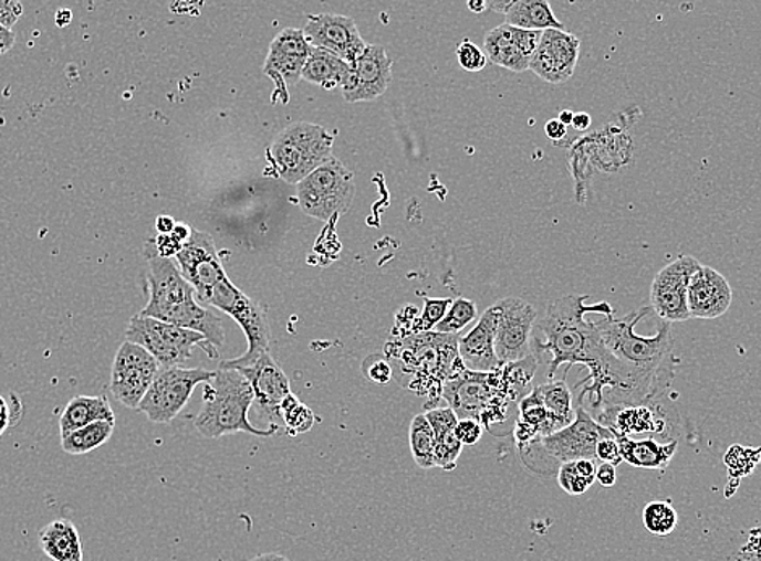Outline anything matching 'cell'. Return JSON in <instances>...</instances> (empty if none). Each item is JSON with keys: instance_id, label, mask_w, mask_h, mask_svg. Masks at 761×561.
<instances>
[{"instance_id": "cell-1", "label": "cell", "mask_w": 761, "mask_h": 561, "mask_svg": "<svg viewBox=\"0 0 761 561\" xmlns=\"http://www.w3.org/2000/svg\"><path fill=\"white\" fill-rule=\"evenodd\" d=\"M649 311L653 309H638L623 319H614L611 315L598 322L602 343L623 371L624 390L619 406H642L668 399L680 362L674 353L671 324L663 322L651 337L635 332L637 324Z\"/></svg>"}, {"instance_id": "cell-2", "label": "cell", "mask_w": 761, "mask_h": 561, "mask_svg": "<svg viewBox=\"0 0 761 561\" xmlns=\"http://www.w3.org/2000/svg\"><path fill=\"white\" fill-rule=\"evenodd\" d=\"M536 364L532 354L527 360L499 366L491 372L462 369L446 381L442 400L456 413L457 420H473L493 432V427L508 420L519 390L532 381Z\"/></svg>"}, {"instance_id": "cell-3", "label": "cell", "mask_w": 761, "mask_h": 561, "mask_svg": "<svg viewBox=\"0 0 761 561\" xmlns=\"http://www.w3.org/2000/svg\"><path fill=\"white\" fill-rule=\"evenodd\" d=\"M384 354L394 379L407 390L426 396V410L442 402V387L466 369L459 354V336L424 332L405 338H389Z\"/></svg>"}, {"instance_id": "cell-4", "label": "cell", "mask_w": 761, "mask_h": 561, "mask_svg": "<svg viewBox=\"0 0 761 561\" xmlns=\"http://www.w3.org/2000/svg\"><path fill=\"white\" fill-rule=\"evenodd\" d=\"M590 313L613 315L607 303L588 305V296H565L548 306L546 315L536 324L544 340L533 338L532 354L540 362L543 354H550L548 378L553 381L557 369L567 364L588 366L598 347V322L586 319Z\"/></svg>"}, {"instance_id": "cell-5", "label": "cell", "mask_w": 761, "mask_h": 561, "mask_svg": "<svg viewBox=\"0 0 761 561\" xmlns=\"http://www.w3.org/2000/svg\"><path fill=\"white\" fill-rule=\"evenodd\" d=\"M148 284L149 301L139 316L201 334L218 351L225 347L226 332L221 317L202 308L195 288L181 277L173 260L152 257Z\"/></svg>"}, {"instance_id": "cell-6", "label": "cell", "mask_w": 761, "mask_h": 561, "mask_svg": "<svg viewBox=\"0 0 761 561\" xmlns=\"http://www.w3.org/2000/svg\"><path fill=\"white\" fill-rule=\"evenodd\" d=\"M253 403V389L246 375L236 369L219 368L212 381L205 383L202 406L195 420V427L209 441L237 432L263 438L278 434L279 427L258 428L250 423L248 413Z\"/></svg>"}, {"instance_id": "cell-7", "label": "cell", "mask_w": 761, "mask_h": 561, "mask_svg": "<svg viewBox=\"0 0 761 561\" xmlns=\"http://www.w3.org/2000/svg\"><path fill=\"white\" fill-rule=\"evenodd\" d=\"M333 145L334 136L326 128L295 121L274 136L269 156L282 180L299 184L334 158Z\"/></svg>"}, {"instance_id": "cell-8", "label": "cell", "mask_w": 761, "mask_h": 561, "mask_svg": "<svg viewBox=\"0 0 761 561\" xmlns=\"http://www.w3.org/2000/svg\"><path fill=\"white\" fill-rule=\"evenodd\" d=\"M205 305L212 306V308L221 309L226 315L232 317L246 334L248 340V350L242 357L236 360L221 361L219 368L221 369H243L250 368L254 362L260 360L263 354L269 353V326L267 319V311L261 308L258 303H254L250 296L237 288L229 277L219 282L212 292L206 298Z\"/></svg>"}, {"instance_id": "cell-9", "label": "cell", "mask_w": 761, "mask_h": 561, "mask_svg": "<svg viewBox=\"0 0 761 561\" xmlns=\"http://www.w3.org/2000/svg\"><path fill=\"white\" fill-rule=\"evenodd\" d=\"M125 336L131 343L145 348L160 368H184L195 347H200L212 360L219 357V351L201 334L153 317L135 316Z\"/></svg>"}, {"instance_id": "cell-10", "label": "cell", "mask_w": 761, "mask_h": 561, "mask_svg": "<svg viewBox=\"0 0 761 561\" xmlns=\"http://www.w3.org/2000/svg\"><path fill=\"white\" fill-rule=\"evenodd\" d=\"M355 198L354 173L333 158L296 184L299 208L317 221L347 214Z\"/></svg>"}, {"instance_id": "cell-11", "label": "cell", "mask_w": 761, "mask_h": 561, "mask_svg": "<svg viewBox=\"0 0 761 561\" xmlns=\"http://www.w3.org/2000/svg\"><path fill=\"white\" fill-rule=\"evenodd\" d=\"M215 374L216 371L202 368H160L138 411L152 423H173L190 402L195 389L211 382Z\"/></svg>"}, {"instance_id": "cell-12", "label": "cell", "mask_w": 761, "mask_h": 561, "mask_svg": "<svg viewBox=\"0 0 761 561\" xmlns=\"http://www.w3.org/2000/svg\"><path fill=\"white\" fill-rule=\"evenodd\" d=\"M613 435V431L602 426L581 404L575 407V420L572 424L548 437L540 438L530 447L540 448L554 462L560 463V466L562 463L578 462V459H592L598 463L596 459L598 442Z\"/></svg>"}, {"instance_id": "cell-13", "label": "cell", "mask_w": 761, "mask_h": 561, "mask_svg": "<svg viewBox=\"0 0 761 561\" xmlns=\"http://www.w3.org/2000/svg\"><path fill=\"white\" fill-rule=\"evenodd\" d=\"M313 45L309 43L303 30L285 28L269 45L264 73L274 83L272 103H289V88L302 80L303 68L312 54Z\"/></svg>"}, {"instance_id": "cell-14", "label": "cell", "mask_w": 761, "mask_h": 561, "mask_svg": "<svg viewBox=\"0 0 761 561\" xmlns=\"http://www.w3.org/2000/svg\"><path fill=\"white\" fill-rule=\"evenodd\" d=\"M674 410L671 400L663 399L658 402L642 404V406H617L605 407L600 411L598 423L609 428L614 435H626V437L656 438V441L673 442L677 441L671 434V416Z\"/></svg>"}, {"instance_id": "cell-15", "label": "cell", "mask_w": 761, "mask_h": 561, "mask_svg": "<svg viewBox=\"0 0 761 561\" xmlns=\"http://www.w3.org/2000/svg\"><path fill=\"white\" fill-rule=\"evenodd\" d=\"M159 369L160 366L145 348L131 341L122 343L111 372V392L115 400L125 407L138 410Z\"/></svg>"}, {"instance_id": "cell-16", "label": "cell", "mask_w": 761, "mask_h": 561, "mask_svg": "<svg viewBox=\"0 0 761 561\" xmlns=\"http://www.w3.org/2000/svg\"><path fill=\"white\" fill-rule=\"evenodd\" d=\"M703 264L694 256H680L663 267L649 290L651 309L663 322H686L692 319L689 311V285L695 272Z\"/></svg>"}, {"instance_id": "cell-17", "label": "cell", "mask_w": 761, "mask_h": 561, "mask_svg": "<svg viewBox=\"0 0 761 561\" xmlns=\"http://www.w3.org/2000/svg\"><path fill=\"white\" fill-rule=\"evenodd\" d=\"M498 332L494 350L501 364H512L532 357V330L538 313L520 298H505L496 303Z\"/></svg>"}, {"instance_id": "cell-18", "label": "cell", "mask_w": 761, "mask_h": 561, "mask_svg": "<svg viewBox=\"0 0 761 561\" xmlns=\"http://www.w3.org/2000/svg\"><path fill=\"white\" fill-rule=\"evenodd\" d=\"M181 277L195 288L198 303L205 305L212 288L227 277L215 240L209 233L194 230L176 256Z\"/></svg>"}, {"instance_id": "cell-19", "label": "cell", "mask_w": 761, "mask_h": 561, "mask_svg": "<svg viewBox=\"0 0 761 561\" xmlns=\"http://www.w3.org/2000/svg\"><path fill=\"white\" fill-rule=\"evenodd\" d=\"M393 62L383 45L366 44L357 61L352 62L347 78L342 83V96L347 103H372L389 88Z\"/></svg>"}, {"instance_id": "cell-20", "label": "cell", "mask_w": 761, "mask_h": 561, "mask_svg": "<svg viewBox=\"0 0 761 561\" xmlns=\"http://www.w3.org/2000/svg\"><path fill=\"white\" fill-rule=\"evenodd\" d=\"M303 34L313 47L324 49L347 64L357 61L366 49L354 20L337 13L309 15Z\"/></svg>"}, {"instance_id": "cell-21", "label": "cell", "mask_w": 761, "mask_h": 561, "mask_svg": "<svg viewBox=\"0 0 761 561\" xmlns=\"http://www.w3.org/2000/svg\"><path fill=\"white\" fill-rule=\"evenodd\" d=\"M246 375L254 393V406L261 420L268 421L269 427L284 426L281 417V404L291 395V382L271 354H263L250 368L236 369Z\"/></svg>"}, {"instance_id": "cell-22", "label": "cell", "mask_w": 761, "mask_h": 561, "mask_svg": "<svg viewBox=\"0 0 761 561\" xmlns=\"http://www.w3.org/2000/svg\"><path fill=\"white\" fill-rule=\"evenodd\" d=\"M581 55V40L565 30H546L541 34L540 44L530 68L544 82L561 85L574 75Z\"/></svg>"}, {"instance_id": "cell-23", "label": "cell", "mask_w": 761, "mask_h": 561, "mask_svg": "<svg viewBox=\"0 0 761 561\" xmlns=\"http://www.w3.org/2000/svg\"><path fill=\"white\" fill-rule=\"evenodd\" d=\"M543 31L520 30L502 23L484 38V54L488 61L511 72H525L530 68Z\"/></svg>"}, {"instance_id": "cell-24", "label": "cell", "mask_w": 761, "mask_h": 561, "mask_svg": "<svg viewBox=\"0 0 761 561\" xmlns=\"http://www.w3.org/2000/svg\"><path fill=\"white\" fill-rule=\"evenodd\" d=\"M732 288L724 275L713 267L701 266L689 285V311L692 319H717L731 308Z\"/></svg>"}, {"instance_id": "cell-25", "label": "cell", "mask_w": 761, "mask_h": 561, "mask_svg": "<svg viewBox=\"0 0 761 561\" xmlns=\"http://www.w3.org/2000/svg\"><path fill=\"white\" fill-rule=\"evenodd\" d=\"M498 317V308L493 305L483 313L469 334L459 337L460 360L469 371L491 372L502 366L494 350Z\"/></svg>"}, {"instance_id": "cell-26", "label": "cell", "mask_w": 761, "mask_h": 561, "mask_svg": "<svg viewBox=\"0 0 761 561\" xmlns=\"http://www.w3.org/2000/svg\"><path fill=\"white\" fill-rule=\"evenodd\" d=\"M426 420L435 432V465L445 472H454L457 468L463 445L456 437V427L459 420L449 406L432 407L426 410Z\"/></svg>"}, {"instance_id": "cell-27", "label": "cell", "mask_w": 761, "mask_h": 561, "mask_svg": "<svg viewBox=\"0 0 761 561\" xmlns=\"http://www.w3.org/2000/svg\"><path fill=\"white\" fill-rule=\"evenodd\" d=\"M621 458L634 468L665 469L676 455L679 442H658L656 438H632L616 435Z\"/></svg>"}, {"instance_id": "cell-28", "label": "cell", "mask_w": 761, "mask_h": 561, "mask_svg": "<svg viewBox=\"0 0 761 561\" xmlns=\"http://www.w3.org/2000/svg\"><path fill=\"white\" fill-rule=\"evenodd\" d=\"M97 421L115 423V413L106 396H75V399L70 400L64 413L61 414V420H59L61 438L67 437L69 434L79 431V428L97 423Z\"/></svg>"}, {"instance_id": "cell-29", "label": "cell", "mask_w": 761, "mask_h": 561, "mask_svg": "<svg viewBox=\"0 0 761 561\" xmlns=\"http://www.w3.org/2000/svg\"><path fill=\"white\" fill-rule=\"evenodd\" d=\"M41 550L54 561H83L79 529L69 519H55L40 532Z\"/></svg>"}, {"instance_id": "cell-30", "label": "cell", "mask_w": 761, "mask_h": 561, "mask_svg": "<svg viewBox=\"0 0 761 561\" xmlns=\"http://www.w3.org/2000/svg\"><path fill=\"white\" fill-rule=\"evenodd\" d=\"M502 15L505 23L520 30H564L546 0H509Z\"/></svg>"}, {"instance_id": "cell-31", "label": "cell", "mask_w": 761, "mask_h": 561, "mask_svg": "<svg viewBox=\"0 0 761 561\" xmlns=\"http://www.w3.org/2000/svg\"><path fill=\"white\" fill-rule=\"evenodd\" d=\"M351 64L324 51V49L313 47L305 68H303L302 80L320 86L327 91L341 88L344 80L347 78Z\"/></svg>"}, {"instance_id": "cell-32", "label": "cell", "mask_w": 761, "mask_h": 561, "mask_svg": "<svg viewBox=\"0 0 761 561\" xmlns=\"http://www.w3.org/2000/svg\"><path fill=\"white\" fill-rule=\"evenodd\" d=\"M544 407L556 417L562 427H567L575 420L574 399L565 379H553L535 387Z\"/></svg>"}, {"instance_id": "cell-33", "label": "cell", "mask_w": 761, "mask_h": 561, "mask_svg": "<svg viewBox=\"0 0 761 561\" xmlns=\"http://www.w3.org/2000/svg\"><path fill=\"white\" fill-rule=\"evenodd\" d=\"M115 431V423L111 421H97L72 432L67 437L61 438L62 449L69 455H86L94 449L103 447L111 441Z\"/></svg>"}, {"instance_id": "cell-34", "label": "cell", "mask_w": 761, "mask_h": 561, "mask_svg": "<svg viewBox=\"0 0 761 561\" xmlns=\"http://www.w3.org/2000/svg\"><path fill=\"white\" fill-rule=\"evenodd\" d=\"M408 442H410L411 456H414L417 466L421 469L436 468L435 465V432L429 426L425 413L417 414L411 420L410 427H408Z\"/></svg>"}, {"instance_id": "cell-35", "label": "cell", "mask_w": 761, "mask_h": 561, "mask_svg": "<svg viewBox=\"0 0 761 561\" xmlns=\"http://www.w3.org/2000/svg\"><path fill=\"white\" fill-rule=\"evenodd\" d=\"M596 468H598V463L592 459L562 463L557 469V483L565 494L583 495L593 486V483H596Z\"/></svg>"}, {"instance_id": "cell-36", "label": "cell", "mask_w": 761, "mask_h": 561, "mask_svg": "<svg viewBox=\"0 0 761 561\" xmlns=\"http://www.w3.org/2000/svg\"><path fill=\"white\" fill-rule=\"evenodd\" d=\"M281 417L284 426L288 427L289 435L306 434L312 431L316 416L306 404L300 402L293 393L285 396L281 404Z\"/></svg>"}, {"instance_id": "cell-37", "label": "cell", "mask_w": 761, "mask_h": 561, "mask_svg": "<svg viewBox=\"0 0 761 561\" xmlns=\"http://www.w3.org/2000/svg\"><path fill=\"white\" fill-rule=\"evenodd\" d=\"M478 317L477 305L467 298L452 299L448 315L435 327V332L446 334V336H459L469 324L475 322Z\"/></svg>"}, {"instance_id": "cell-38", "label": "cell", "mask_w": 761, "mask_h": 561, "mask_svg": "<svg viewBox=\"0 0 761 561\" xmlns=\"http://www.w3.org/2000/svg\"><path fill=\"white\" fill-rule=\"evenodd\" d=\"M645 529L653 536H669L676 529L677 511L669 501H649L647 507L644 508Z\"/></svg>"}, {"instance_id": "cell-39", "label": "cell", "mask_w": 761, "mask_h": 561, "mask_svg": "<svg viewBox=\"0 0 761 561\" xmlns=\"http://www.w3.org/2000/svg\"><path fill=\"white\" fill-rule=\"evenodd\" d=\"M194 229L185 224H177L173 233H159L155 236L152 242L146 245V256L152 260V257H176L177 253L181 250L188 239H190Z\"/></svg>"}, {"instance_id": "cell-40", "label": "cell", "mask_w": 761, "mask_h": 561, "mask_svg": "<svg viewBox=\"0 0 761 561\" xmlns=\"http://www.w3.org/2000/svg\"><path fill=\"white\" fill-rule=\"evenodd\" d=\"M425 308L420 317H417L414 326H411L410 336L414 334L431 332L445 316L448 315L452 299H432L425 296Z\"/></svg>"}, {"instance_id": "cell-41", "label": "cell", "mask_w": 761, "mask_h": 561, "mask_svg": "<svg viewBox=\"0 0 761 561\" xmlns=\"http://www.w3.org/2000/svg\"><path fill=\"white\" fill-rule=\"evenodd\" d=\"M457 59H459L460 67L467 72H480L487 67V54L470 40H463L457 45Z\"/></svg>"}, {"instance_id": "cell-42", "label": "cell", "mask_w": 761, "mask_h": 561, "mask_svg": "<svg viewBox=\"0 0 761 561\" xmlns=\"http://www.w3.org/2000/svg\"><path fill=\"white\" fill-rule=\"evenodd\" d=\"M363 374L368 381L378 383V385H386L394 379L389 361L380 357L368 358L363 364Z\"/></svg>"}, {"instance_id": "cell-43", "label": "cell", "mask_w": 761, "mask_h": 561, "mask_svg": "<svg viewBox=\"0 0 761 561\" xmlns=\"http://www.w3.org/2000/svg\"><path fill=\"white\" fill-rule=\"evenodd\" d=\"M484 428L473 420H459L456 427V437L462 445H475L483 437Z\"/></svg>"}, {"instance_id": "cell-44", "label": "cell", "mask_w": 761, "mask_h": 561, "mask_svg": "<svg viewBox=\"0 0 761 561\" xmlns=\"http://www.w3.org/2000/svg\"><path fill=\"white\" fill-rule=\"evenodd\" d=\"M596 459L598 463H609V465L617 466L623 458H621L619 444H617L616 435L613 437L603 438L598 442L596 447Z\"/></svg>"}, {"instance_id": "cell-45", "label": "cell", "mask_w": 761, "mask_h": 561, "mask_svg": "<svg viewBox=\"0 0 761 561\" xmlns=\"http://www.w3.org/2000/svg\"><path fill=\"white\" fill-rule=\"evenodd\" d=\"M23 13V6L19 0H0V24L7 30H12Z\"/></svg>"}, {"instance_id": "cell-46", "label": "cell", "mask_w": 761, "mask_h": 561, "mask_svg": "<svg viewBox=\"0 0 761 561\" xmlns=\"http://www.w3.org/2000/svg\"><path fill=\"white\" fill-rule=\"evenodd\" d=\"M596 480H598L602 486L613 487L617 483V469L616 466L609 465V463H598V468H596Z\"/></svg>"}, {"instance_id": "cell-47", "label": "cell", "mask_w": 761, "mask_h": 561, "mask_svg": "<svg viewBox=\"0 0 761 561\" xmlns=\"http://www.w3.org/2000/svg\"><path fill=\"white\" fill-rule=\"evenodd\" d=\"M544 131H546V136L551 139V141H561V139H564L565 136H567V127L562 125L557 118L548 121L546 127H544Z\"/></svg>"}, {"instance_id": "cell-48", "label": "cell", "mask_w": 761, "mask_h": 561, "mask_svg": "<svg viewBox=\"0 0 761 561\" xmlns=\"http://www.w3.org/2000/svg\"><path fill=\"white\" fill-rule=\"evenodd\" d=\"M13 44H15V34L12 30H7L0 24V55L9 52Z\"/></svg>"}, {"instance_id": "cell-49", "label": "cell", "mask_w": 761, "mask_h": 561, "mask_svg": "<svg viewBox=\"0 0 761 561\" xmlns=\"http://www.w3.org/2000/svg\"><path fill=\"white\" fill-rule=\"evenodd\" d=\"M592 125V117L586 113H578L574 115V120H572V127L577 131H586Z\"/></svg>"}, {"instance_id": "cell-50", "label": "cell", "mask_w": 761, "mask_h": 561, "mask_svg": "<svg viewBox=\"0 0 761 561\" xmlns=\"http://www.w3.org/2000/svg\"><path fill=\"white\" fill-rule=\"evenodd\" d=\"M176 221H174L173 218H167V215H160L159 219H157L156 222V230L159 233H163V235H166V233H173L174 229H176Z\"/></svg>"}, {"instance_id": "cell-51", "label": "cell", "mask_w": 761, "mask_h": 561, "mask_svg": "<svg viewBox=\"0 0 761 561\" xmlns=\"http://www.w3.org/2000/svg\"><path fill=\"white\" fill-rule=\"evenodd\" d=\"M10 424V414L9 410H7V404L6 400L0 396V435L3 434V431H6L7 426Z\"/></svg>"}, {"instance_id": "cell-52", "label": "cell", "mask_w": 761, "mask_h": 561, "mask_svg": "<svg viewBox=\"0 0 761 561\" xmlns=\"http://www.w3.org/2000/svg\"><path fill=\"white\" fill-rule=\"evenodd\" d=\"M248 561H291L288 557L279 555V553H263V555L254 557Z\"/></svg>"}, {"instance_id": "cell-53", "label": "cell", "mask_w": 761, "mask_h": 561, "mask_svg": "<svg viewBox=\"0 0 761 561\" xmlns=\"http://www.w3.org/2000/svg\"><path fill=\"white\" fill-rule=\"evenodd\" d=\"M467 7H469L473 13H483L484 10H487V2H484V0H470Z\"/></svg>"}, {"instance_id": "cell-54", "label": "cell", "mask_w": 761, "mask_h": 561, "mask_svg": "<svg viewBox=\"0 0 761 561\" xmlns=\"http://www.w3.org/2000/svg\"><path fill=\"white\" fill-rule=\"evenodd\" d=\"M55 22H58L59 27H65V24L72 22V12H70V10H61V12L58 13Z\"/></svg>"}, {"instance_id": "cell-55", "label": "cell", "mask_w": 761, "mask_h": 561, "mask_svg": "<svg viewBox=\"0 0 761 561\" xmlns=\"http://www.w3.org/2000/svg\"><path fill=\"white\" fill-rule=\"evenodd\" d=\"M574 115L572 110H562L557 120H560L562 125H565V127H569V125H572V120H574Z\"/></svg>"}]
</instances>
